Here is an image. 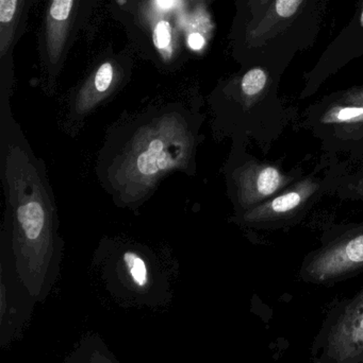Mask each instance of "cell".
Instances as JSON below:
<instances>
[{
    "instance_id": "1",
    "label": "cell",
    "mask_w": 363,
    "mask_h": 363,
    "mask_svg": "<svg viewBox=\"0 0 363 363\" xmlns=\"http://www.w3.org/2000/svg\"><path fill=\"white\" fill-rule=\"evenodd\" d=\"M11 116L1 119V160L10 201L8 262L36 303L43 302L59 275L60 241L55 208L42 167Z\"/></svg>"
},
{
    "instance_id": "2",
    "label": "cell",
    "mask_w": 363,
    "mask_h": 363,
    "mask_svg": "<svg viewBox=\"0 0 363 363\" xmlns=\"http://www.w3.org/2000/svg\"><path fill=\"white\" fill-rule=\"evenodd\" d=\"M323 0H270L243 23L245 66H264L283 77L293 60L319 35Z\"/></svg>"
},
{
    "instance_id": "3",
    "label": "cell",
    "mask_w": 363,
    "mask_h": 363,
    "mask_svg": "<svg viewBox=\"0 0 363 363\" xmlns=\"http://www.w3.org/2000/svg\"><path fill=\"white\" fill-rule=\"evenodd\" d=\"M195 138L177 113H162L141 125L138 133L114 162L115 183L125 191L142 194L162 176L187 165Z\"/></svg>"
},
{
    "instance_id": "4",
    "label": "cell",
    "mask_w": 363,
    "mask_h": 363,
    "mask_svg": "<svg viewBox=\"0 0 363 363\" xmlns=\"http://www.w3.org/2000/svg\"><path fill=\"white\" fill-rule=\"evenodd\" d=\"M281 77L264 66H245L228 86L224 118L234 140L257 142L268 152L292 121L279 96Z\"/></svg>"
},
{
    "instance_id": "5",
    "label": "cell",
    "mask_w": 363,
    "mask_h": 363,
    "mask_svg": "<svg viewBox=\"0 0 363 363\" xmlns=\"http://www.w3.org/2000/svg\"><path fill=\"white\" fill-rule=\"evenodd\" d=\"M302 125L328 157L363 162V84L334 91L307 108Z\"/></svg>"
},
{
    "instance_id": "6",
    "label": "cell",
    "mask_w": 363,
    "mask_h": 363,
    "mask_svg": "<svg viewBox=\"0 0 363 363\" xmlns=\"http://www.w3.org/2000/svg\"><path fill=\"white\" fill-rule=\"evenodd\" d=\"M335 163L336 161H332L318 166L313 174H304L266 202L234 216V221L246 228L264 230L296 225L327 194Z\"/></svg>"
},
{
    "instance_id": "7",
    "label": "cell",
    "mask_w": 363,
    "mask_h": 363,
    "mask_svg": "<svg viewBox=\"0 0 363 363\" xmlns=\"http://www.w3.org/2000/svg\"><path fill=\"white\" fill-rule=\"evenodd\" d=\"M363 272V221L341 224L325 233L300 268L305 283L334 285Z\"/></svg>"
},
{
    "instance_id": "8",
    "label": "cell",
    "mask_w": 363,
    "mask_h": 363,
    "mask_svg": "<svg viewBox=\"0 0 363 363\" xmlns=\"http://www.w3.org/2000/svg\"><path fill=\"white\" fill-rule=\"evenodd\" d=\"M245 143L237 140L228 163V189L236 215L266 202L305 174L300 168L283 170L276 163L249 155Z\"/></svg>"
},
{
    "instance_id": "9",
    "label": "cell",
    "mask_w": 363,
    "mask_h": 363,
    "mask_svg": "<svg viewBox=\"0 0 363 363\" xmlns=\"http://www.w3.org/2000/svg\"><path fill=\"white\" fill-rule=\"evenodd\" d=\"M317 363H363V289L335 305L318 338Z\"/></svg>"
},
{
    "instance_id": "10",
    "label": "cell",
    "mask_w": 363,
    "mask_h": 363,
    "mask_svg": "<svg viewBox=\"0 0 363 363\" xmlns=\"http://www.w3.org/2000/svg\"><path fill=\"white\" fill-rule=\"evenodd\" d=\"M363 57V0L349 23L324 49L311 69L305 74L300 99L313 97L322 85L345 66Z\"/></svg>"
},
{
    "instance_id": "11",
    "label": "cell",
    "mask_w": 363,
    "mask_h": 363,
    "mask_svg": "<svg viewBox=\"0 0 363 363\" xmlns=\"http://www.w3.org/2000/svg\"><path fill=\"white\" fill-rule=\"evenodd\" d=\"M36 301L9 262H1L0 279V347L9 349L21 338L33 315Z\"/></svg>"
},
{
    "instance_id": "12",
    "label": "cell",
    "mask_w": 363,
    "mask_h": 363,
    "mask_svg": "<svg viewBox=\"0 0 363 363\" xmlns=\"http://www.w3.org/2000/svg\"><path fill=\"white\" fill-rule=\"evenodd\" d=\"M115 80V70L112 63L106 62L96 70L91 80L79 91L74 104L75 116L89 114L112 89Z\"/></svg>"
},
{
    "instance_id": "13",
    "label": "cell",
    "mask_w": 363,
    "mask_h": 363,
    "mask_svg": "<svg viewBox=\"0 0 363 363\" xmlns=\"http://www.w3.org/2000/svg\"><path fill=\"white\" fill-rule=\"evenodd\" d=\"M74 0H51L47 17V50L51 63L61 57Z\"/></svg>"
},
{
    "instance_id": "14",
    "label": "cell",
    "mask_w": 363,
    "mask_h": 363,
    "mask_svg": "<svg viewBox=\"0 0 363 363\" xmlns=\"http://www.w3.org/2000/svg\"><path fill=\"white\" fill-rule=\"evenodd\" d=\"M327 194L343 201H363V162H336Z\"/></svg>"
},
{
    "instance_id": "15",
    "label": "cell",
    "mask_w": 363,
    "mask_h": 363,
    "mask_svg": "<svg viewBox=\"0 0 363 363\" xmlns=\"http://www.w3.org/2000/svg\"><path fill=\"white\" fill-rule=\"evenodd\" d=\"M63 363H121L111 351L106 341L96 333L83 336L72 351L66 355Z\"/></svg>"
},
{
    "instance_id": "16",
    "label": "cell",
    "mask_w": 363,
    "mask_h": 363,
    "mask_svg": "<svg viewBox=\"0 0 363 363\" xmlns=\"http://www.w3.org/2000/svg\"><path fill=\"white\" fill-rule=\"evenodd\" d=\"M25 0H0V55L4 57L14 40Z\"/></svg>"
},
{
    "instance_id": "17",
    "label": "cell",
    "mask_w": 363,
    "mask_h": 363,
    "mask_svg": "<svg viewBox=\"0 0 363 363\" xmlns=\"http://www.w3.org/2000/svg\"><path fill=\"white\" fill-rule=\"evenodd\" d=\"M172 36V27H170V23L164 19L158 21L155 30H153V44H155L156 48L163 55H166V51L170 49Z\"/></svg>"
},
{
    "instance_id": "18",
    "label": "cell",
    "mask_w": 363,
    "mask_h": 363,
    "mask_svg": "<svg viewBox=\"0 0 363 363\" xmlns=\"http://www.w3.org/2000/svg\"><path fill=\"white\" fill-rule=\"evenodd\" d=\"M270 0H242L243 10H244V21L253 18L254 16L261 12Z\"/></svg>"
},
{
    "instance_id": "19",
    "label": "cell",
    "mask_w": 363,
    "mask_h": 363,
    "mask_svg": "<svg viewBox=\"0 0 363 363\" xmlns=\"http://www.w3.org/2000/svg\"><path fill=\"white\" fill-rule=\"evenodd\" d=\"M188 44H189L190 48L192 50H202L205 46V38H202V34L200 33H191L188 40Z\"/></svg>"
},
{
    "instance_id": "20",
    "label": "cell",
    "mask_w": 363,
    "mask_h": 363,
    "mask_svg": "<svg viewBox=\"0 0 363 363\" xmlns=\"http://www.w3.org/2000/svg\"><path fill=\"white\" fill-rule=\"evenodd\" d=\"M158 4L163 9H168L174 4V0H158Z\"/></svg>"
}]
</instances>
